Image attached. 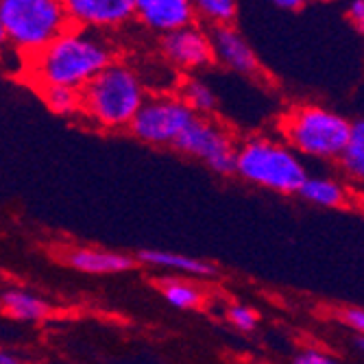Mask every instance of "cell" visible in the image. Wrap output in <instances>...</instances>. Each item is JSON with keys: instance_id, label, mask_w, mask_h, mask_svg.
I'll return each instance as SVG.
<instances>
[{"instance_id": "cell-3", "label": "cell", "mask_w": 364, "mask_h": 364, "mask_svg": "<svg viewBox=\"0 0 364 364\" xmlns=\"http://www.w3.org/2000/svg\"><path fill=\"white\" fill-rule=\"evenodd\" d=\"M234 175L251 186L277 194H299L308 179V168L286 142L251 136L236 146Z\"/></svg>"}, {"instance_id": "cell-11", "label": "cell", "mask_w": 364, "mask_h": 364, "mask_svg": "<svg viewBox=\"0 0 364 364\" xmlns=\"http://www.w3.org/2000/svg\"><path fill=\"white\" fill-rule=\"evenodd\" d=\"M136 20L157 36H171L196 22L190 0H136Z\"/></svg>"}, {"instance_id": "cell-5", "label": "cell", "mask_w": 364, "mask_h": 364, "mask_svg": "<svg viewBox=\"0 0 364 364\" xmlns=\"http://www.w3.org/2000/svg\"><path fill=\"white\" fill-rule=\"evenodd\" d=\"M351 122L323 105H296L282 118V134L286 144L299 155L321 161H334L341 157Z\"/></svg>"}, {"instance_id": "cell-20", "label": "cell", "mask_w": 364, "mask_h": 364, "mask_svg": "<svg viewBox=\"0 0 364 364\" xmlns=\"http://www.w3.org/2000/svg\"><path fill=\"white\" fill-rule=\"evenodd\" d=\"M44 105L63 118H73L81 112V94L77 90H68V87H44L38 90Z\"/></svg>"}, {"instance_id": "cell-7", "label": "cell", "mask_w": 364, "mask_h": 364, "mask_svg": "<svg viewBox=\"0 0 364 364\" xmlns=\"http://www.w3.org/2000/svg\"><path fill=\"white\" fill-rule=\"evenodd\" d=\"M236 146L238 144L231 131H227L218 120L196 116L173 149H177L181 155L198 159L214 175L229 177L234 175Z\"/></svg>"}, {"instance_id": "cell-18", "label": "cell", "mask_w": 364, "mask_h": 364, "mask_svg": "<svg viewBox=\"0 0 364 364\" xmlns=\"http://www.w3.org/2000/svg\"><path fill=\"white\" fill-rule=\"evenodd\" d=\"M338 164L349 179L364 183V118L351 122L349 138L338 157Z\"/></svg>"}, {"instance_id": "cell-1", "label": "cell", "mask_w": 364, "mask_h": 364, "mask_svg": "<svg viewBox=\"0 0 364 364\" xmlns=\"http://www.w3.org/2000/svg\"><path fill=\"white\" fill-rule=\"evenodd\" d=\"M116 59V48L101 33L68 26L42 53L24 61V73L36 90L68 87L81 92Z\"/></svg>"}, {"instance_id": "cell-25", "label": "cell", "mask_w": 364, "mask_h": 364, "mask_svg": "<svg viewBox=\"0 0 364 364\" xmlns=\"http://www.w3.org/2000/svg\"><path fill=\"white\" fill-rule=\"evenodd\" d=\"M273 5L282 11H301L306 7L304 3H299V0H275Z\"/></svg>"}, {"instance_id": "cell-23", "label": "cell", "mask_w": 364, "mask_h": 364, "mask_svg": "<svg viewBox=\"0 0 364 364\" xmlns=\"http://www.w3.org/2000/svg\"><path fill=\"white\" fill-rule=\"evenodd\" d=\"M341 318L358 336H364V308H345L341 312Z\"/></svg>"}, {"instance_id": "cell-4", "label": "cell", "mask_w": 364, "mask_h": 364, "mask_svg": "<svg viewBox=\"0 0 364 364\" xmlns=\"http://www.w3.org/2000/svg\"><path fill=\"white\" fill-rule=\"evenodd\" d=\"M5 42L22 61L42 53L70 26L59 0H0Z\"/></svg>"}, {"instance_id": "cell-6", "label": "cell", "mask_w": 364, "mask_h": 364, "mask_svg": "<svg viewBox=\"0 0 364 364\" xmlns=\"http://www.w3.org/2000/svg\"><path fill=\"white\" fill-rule=\"evenodd\" d=\"M194 118L196 116L177 94L164 92L146 98L129 131L131 136L144 144L173 149Z\"/></svg>"}, {"instance_id": "cell-10", "label": "cell", "mask_w": 364, "mask_h": 364, "mask_svg": "<svg viewBox=\"0 0 364 364\" xmlns=\"http://www.w3.org/2000/svg\"><path fill=\"white\" fill-rule=\"evenodd\" d=\"M214 61L223 63L227 70L249 77V79H262L264 65L259 57L255 55L253 46L247 42V38L236 26H220L212 28L210 33Z\"/></svg>"}, {"instance_id": "cell-8", "label": "cell", "mask_w": 364, "mask_h": 364, "mask_svg": "<svg viewBox=\"0 0 364 364\" xmlns=\"http://www.w3.org/2000/svg\"><path fill=\"white\" fill-rule=\"evenodd\" d=\"M159 50L173 68L181 73H196L214 61L210 33L201 24H190L171 36H164L159 42Z\"/></svg>"}, {"instance_id": "cell-17", "label": "cell", "mask_w": 364, "mask_h": 364, "mask_svg": "<svg viewBox=\"0 0 364 364\" xmlns=\"http://www.w3.org/2000/svg\"><path fill=\"white\" fill-rule=\"evenodd\" d=\"M177 96L181 101L188 105V109L194 114V116H203V118H212V114L216 112L218 107V96L216 92L203 81L194 75L186 77Z\"/></svg>"}, {"instance_id": "cell-19", "label": "cell", "mask_w": 364, "mask_h": 364, "mask_svg": "<svg viewBox=\"0 0 364 364\" xmlns=\"http://www.w3.org/2000/svg\"><path fill=\"white\" fill-rule=\"evenodd\" d=\"M194 14L205 24L220 28V26H234L238 18V3L234 0H196Z\"/></svg>"}, {"instance_id": "cell-16", "label": "cell", "mask_w": 364, "mask_h": 364, "mask_svg": "<svg viewBox=\"0 0 364 364\" xmlns=\"http://www.w3.org/2000/svg\"><path fill=\"white\" fill-rule=\"evenodd\" d=\"M159 292L166 299L168 306L177 310H198L205 304V292L201 286L194 282L181 279V277H164L159 279Z\"/></svg>"}, {"instance_id": "cell-14", "label": "cell", "mask_w": 364, "mask_h": 364, "mask_svg": "<svg viewBox=\"0 0 364 364\" xmlns=\"http://www.w3.org/2000/svg\"><path fill=\"white\" fill-rule=\"evenodd\" d=\"M0 310L22 323H40L53 314V306L44 296L26 288H5L0 292Z\"/></svg>"}, {"instance_id": "cell-22", "label": "cell", "mask_w": 364, "mask_h": 364, "mask_svg": "<svg viewBox=\"0 0 364 364\" xmlns=\"http://www.w3.org/2000/svg\"><path fill=\"white\" fill-rule=\"evenodd\" d=\"M292 364H343V362L321 349H304L294 355Z\"/></svg>"}, {"instance_id": "cell-2", "label": "cell", "mask_w": 364, "mask_h": 364, "mask_svg": "<svg viewBox=\"0 0 364 364\" xmlns=\"http://www.w3.org/2000/svg\"><path fill=\"white\" fill-rule=\"evenodd\" d=\"M81 116L101 131L129 129L149 98L140 73L131 63L114 59L81 92Z\"/></svg>"}, {"instance_id": "cell-27", "label": "cell", "mask_w": 364, "mask_h": 364, "mask_svg": "<svg viewBox=\"0 0 364 364\" xmlns=\"http://www.w3.org/2000/svg\"><path fill=\"white\" fill-rule=\"evenodd\" d=\"M7 48V42H5V33H3V26H0V55Z\"/></svg>"}, {"instance_id": "cell-15", "label": "cell", "mask_w": 364, "mask_h": 364, "mask_svg": "<svg viewBox=\"0 0 364 364\" xmlns=\"http://www.w3.org/2000/svg\"><path fill=\"white\" fill-rule=\"evenodd\" d=\"M299 196L304 201L325 208V210H343L349 205V190L334 177H310L304 181Z\"/></svg>"}, {"instance_id": "cell-21", "label": "cell", "mask_w": 364, "mask_h": 364, "mask_svg": "<svg viewBox=\"0 0 364 364\" xmlns=\"http://www.w3.org/2000/svg\"><path fill=\"white\" fill-rule=\"evenodd\" d=\"M227 321L234 325L240 332H253L259 323V314L245 304H231L227 308Z\"/></svg>"}, {"instance_id": "cell-13", "label": "cell", "mask_w": 364, "mask_h": 364, "mask_svg": "<svg viewBox=\"0 0 364 364\" xmlns=\"http://www.w3.org/2000/svg\"><path fill=\"white\" fill-rule=\"evenodd\" d=\"M138 264L151 269H164V271H173V273H183L194 279H212L218 275L216 264L201 259V257H192L183 255L177 251H164V249H144L136 255Z\"/></svg>"}, {"instance_id": "cell-24", "label": "cell", "mask_w": 364, "mask_h": 364, "mask_svg": "<svg viewBox=\"0 0 364 364\" xmlns=\"http://www.w3.org/2000/svg\"><path fill=\"white\" fill-rule=\"evenodd\" d=\"M347 20L355 26L358 33H364V0H353L347 7Z\"/></svg>"}, {"instance_id": "cell-9", "label": "cell", "mask_w": 364, "mask_h": 364, "mask_svg": "<svg viewBox=\"0 0 364 364\" xmlns=\"http://www.w3.org/2000/svg\"><path fill=\"white\" fill-rule=\"evenodd\" d=\"M63 9L70 26L92 33L120 28L136 20V0H65Z\"/></svg>"}, {"instance_id": "cell-26", "label": "cell", "mask_w": 364, "mask_h": 364, "mask_svg": "<svg viewBox=\"0 0 364 364\" xmlns=\"http://www.w3.org/2000/svg\"><path fill=\"white\" fill-rule=\"evenodd\" d=\"M0 364H24V360L20 355H16L14 351L0 349Z\"/></svg>"}, {"instance_id": "cell-12", "label": "cell", "mask_w": 364, "mask_h": 364, "mask_svg": "<svg viewBox=\"0 0 364 364\" xmlns=\"http://www.w3.org/2000/svg\"><path fill=\"white\" fill-rule=\"evenodd\" d=\"M63 262L70 269L85 275H120L136 269V255L96 249V247H77L63 255Z\"/></svg>"}, {"instance_id": "cell-28", "label": "cell", "mask_w": 364, "mask_h": 364, "mask_svg": "<svg viewBox=\"0 0 364 364\" xmlns=\"http://www.w3.org/2000/svg\"><path fill=\"white\" fill-rule=\"evenodd\" d=\"M355 347H358L360 351H364V336H355Z\"/></svg>"}]
</instances>
